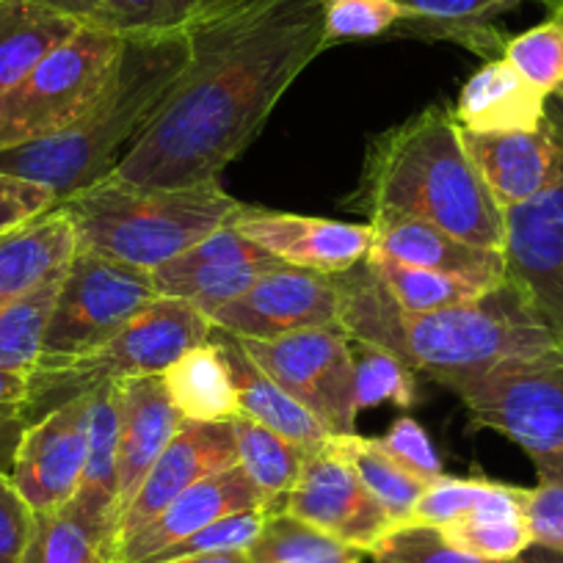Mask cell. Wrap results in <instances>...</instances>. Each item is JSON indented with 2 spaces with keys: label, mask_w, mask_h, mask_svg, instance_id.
Instances as JSON below:
<instances>
[{
  "label": "cell",
  "mask_w": 563,
  "mask_h": 563,
  "mask_svg": "<svg viewBox=\"0 0 563 563\" xmlns=\"http://www.w3.org/2000/svg\"><path fill=\"white\" fill-rule=\"evenodd\" d=\"M351 356H354L356 406H360V411L378 404H395L400 409L415 406V373L398 356L371 343H362V340H351Z\"/></svg>",
  "instance_id": "cell-37"
},
{
  "label": "cell",
  "mask_w": 563,
  "mask_h": 563,
  "mask_svg": "<svg viewBox=\"0 0 563 563\" xmlns=\"http://www.w3.org/2000/svg\"><path fill=\"white\" fill-rule=\"evenodd\" d=\"M62 276L42 282L40 288L0 310V371L25 373V376L36 371Z\"/></svg>",
  "instance_id": "cell-35"
},
{
  "label": "cell",
  "mask_w": 563,
  "mask_h": 563,
  "mask_svg": "<svg viewBox=\"0 0 563 563\" xmlns=\"http://www.w3.org/2000/svg\"><path fill=\"white\" fill-rule=\"evenodd\" d=\"M552 18L561 20V23H563V7H561V9H555V12H552ZM555 95H561V97H563V84H561V89L555 91Z\"/></svg>",
  "instance_id": "cell-53"
},
{
  "label": "cell",
  "mask_w": 563,
  "mask_h": 563,
  "mask_svg": "<svg viewBox=\"0 0 563 563\" xmlns=\"http://www.w3.org/2000/svg\"><path fill=\"white\" fill-rule=\"evenodd\" d=\"M481 429L522 448L539 486L563 484V349L442 382Z\"/></svg>",
  "instance_id": "cell-6"
},
{
  "label": "cell",
  "mask_w": 563,
  "mask_h": 563,
  "mask_svg": "<svg viewBox=\"0 0 563 563\" xmlns=\"http://www.w3.org/2000/svg\"><path fill=\"white\" fill-rule=\"evenodd\" d=\"M373 563H517V561H486L462 550L445 539L440 528L420 522L395 525L371 552Z\"/></svg>",
  "instance_id": "cell-39"
},
{
  "label": "cell",
  "mask_w": 563,
  "mask_h": 563,
  "mask_svg": "<svg viewBox=\"0 0 563 563\" xmlns=\"http://www.w3.org/2000/svg\"><path fill=\"white\" fill-rule=\"evenodd\" d=\"M249 563H362V552L288 511H271L246 550Z\"/></svg>",
  "instance_id": "cell-33"
},
{
  "label": "cell",
  "mask_w": 563,
  "mask_h": 563,
  "mask_svg": "<svg viewBox=\"0 0 563 563\" xmlns=\"http://www.w3.org/2000/svg\"><path fill=\"white\" fill-rule=\"evenodd\" d=\"M406 12V34L453 40L486 58H500L506 40L492 20L511 12L522 0H395Z\"/></svg>",
  "instance_id": "cell-27"
},
{
  "label": "cell",
  "mask_w": 563,
  "mask_h": 563,
  "mask_svg": "<svg viewBox=\"0 0 563 563\" xmlns=\"http://www.w3.org/2000/svg\"><path fill=\"white\" fill-rule=\"evenodd\" d=\"M506 279L563 345V175L530 202L506 210Z\"/></svg>",
  "instance_id": "cell-12"
},
{
  "label": "cell",
  "mask_w": 563,
  "mask_h": 563,
  "mask_svg": "<svg viewBox=\"0 0 563 563\" xmlns=\"http://www.w3.org/2000/svg\"><path fill=\"white\" fill-rule=\"evenodd\" d=\"M124 36L80 23L14 89L0 97V153L78 124L106 91Z\"/></svg>",
  "instance_id": "cell-7"
},
{
  "label": "cell",
  "mask_w": 563,
  "mask_h": 563,
  "mask_svg": "<svg viewBox=\"0 0 563 563\" xmlns=\"http://www.w3.org/2000/svg\"><path fill=\"white\" fill-rule=\"evenodd\" d=\"M547 95L530 86L506 58H489L459 91L453 119L475 133L536 130L544 122Z\"/></svg>",
  "instance_id": "cell-24"
},
{
  "label": "cell",
  "mask_w": 563,
  "mask_h": 563,
  "mask_svg": "<svg viewBox=\"0 0 563 563\" xmlns=\"http://www.w3.org/2000/svg\"><path fill=\"white\" fill-rule=\"evenodd\" d=\"M539 3H544V7L550 9V12H555V9L563 7V0H539Z\"/></svg>",
  "instance_id": "cell-52"
},
{
  "label": "cell",
  "mask_w": 563,
  "mask_h": 563,
  "mask_svg": "<svg viewBox=\"0 0 563 563\" xmlns=\"http://www.w3.org/2000/svg\"><path fill=\"white\" fill-rule=\"evenodd\" d=\"M235 0H102L91 25L119 36L188 34Z\"/></svg>",
  "instance_id": "cell-32"
},
{
  "label": "cell",
  "mask_w": 563,
  "mask_h": 563,
  "mask_svg": "<svg viewBox=\"0 0 563 563\" xmlns=\"http://www.w3.org/2000/svg\"><path fill=\"white\" fill-rule=\"evenodd\" d=\"M489 486L492 481L486 478H448V475H442V478L431 481L426 495L420 497L415 514H411V522L445 528V525L464 517L489 492Z\"/></svg>",
  "instance_id": "cell-42"
},
{
  "label": "cell",
  "mask_w": 563,
  "mask_h": 563,
  "mask_svg": "<svg viewBox=\"0 0 563 563\" xmlns=\"http://www.w3.org/2000/svg\"><path fill=\"white\" fill-rule=\"evenodd\" d=\"M210 343L224 356L238 400H241V415L252 417L254 422L271 429L274 434L296 442L307 453L327 451L332 434L249 356V351L243 349L235 334L213 329Z\"/></svg>",
  "instance_id": "cell-23"
},
{
  "label": "cell",
  "mask_w": 563,
  "mask_h": 563,
  "mask_svg": "<svg viewBox=\"0 0 563 563\" xmlns=\"http://www.w3.org/2000/svg\"><path fill=\"white\" fill-rule=\"evenodd\" d=\"M282 511L305 519L345 547L360 550L362 555H367L395 528L393 517L367 492L356 470L332 448L307 459Z\"/></svg>",
  "instance_id": "cell-14"
},
{
  "label": "cell",
  "mask_w": 563,
  "mask_h": 563,
  "mask_svg": "<svg viewBox=\"0 0 563 563\" xmlns=\"http://www.w3.org/2000/svg\"><path fill=\"white\" fill-rule=\"evenodd\" d=\"M232 434H235L241 470L257 486L260 495L268 500L271 511H282L312 453H307L305 448L285 440V437L274 434L246 415H238L232 420Z\"/></svg>",
  "instance_id": "cell-30"
},
{
  "label": "cell",
  "mask_w": 563,
  "mask_h": 563,
  "mask_svg": "<svg viewBox=\"0 0 563 563\" xmlns=\"http://www.w3.org/2000/svg\"><path fill=\"white\" fill-rule=\"evenodd\" d=\"M91 393L75 395L45 411L20 437L12 481L34 514L67 506L78 492L89 451Z\"/></svg>",
  "instance_id": "cell-13"
},
{
  "label": "cell",
  "mask_w": 563,
  "mask_h": 563,
  "mask_svg": "<svg viewBox=\"0 0 563 563\" xmlns=\"http://www.w3.org/2000/svg\"><path fill=\"white\" fill-rule=\"evenodd\" d=\"M20 563H119L108 541L91 533L67 508L36 514L29 547Z\"/></svg>",
  "instance_id": "cell-36"
},
{
  "label": "cell",
  "mask_w": 563,
  "mask_h": 563,
  "mask_svg": "<svg viewBox=\"0 0 563 563\" xmlns=\"http://www.w3.org/2000/svg\"><path fill=\"white\" fill-rule=\"evenodd\" d=\"M75 246V227L58 205L0 238V310L40 288L42 282L64 274Z\"/></svg>",
  "instance_id": "cell-25"
},
{
  "label": "cell",
  "mask_w": 563,
  "mask_h": 563,
  "mask_svg": "<svg viewBox=\"0 0 563 563\" xmlns=\"http://www.w3.org/2000/svg\"><path fill=\"white\" fill-rule=\"evenodd\" d=\"M241 345L329 434H356L354 356L343 329H305L276 340H241Z\"/></svg>",
  "instance_id": "cell-10"
},
{
  "label": "cell",
  "mask_w": 563,
  "mask_h": 563,
  "mask_svg": "<svg viewBox=\"0 0 563 563\" xmlns=\"http://www.w3.org/2000/svg\"><path fill=\"white\" fill-rule=\"evenodd\" d=\"M56 205L58 199L51 188L0 172V238L31 224Z\"/></svg>",
  "instance_id": "cell-45"
},
{
  "label": "cell",
  "mask_w": 563,
  "mask_h": 563,
  "mask_svg": "<svg viewBox=\"0 0 563 563\" xmlns=\"http://www.w3.org/2000/svg\"><path fill=\"white\" fill-rule=\"evenodd\" d=\"M213 323L180 299L158 296L119 334L89 356L31 373V422L97 384L139 376H164L180 356L210 340Z\"/></svg>",
  "instance_id": "cell-8"
},
{
  "label": "cell",
  "mask_w": 563,
  "mask_h": 563,
  "mask_svg": "<svg viewBox=\"0 0 563 563\" xmlns=\"http://www.w3.org/2000/svg\"><path fill=\"white\" fill-rule=\"evenodd\" d=\"M462 141L503 210L530 202L555 186L563 175V150L558 147L544 122L536 130L511 133L462 130Z\"/></svg>",
  "instance_id": "cell-19"
},
{
  "label": "cell",
  "mask_w": 563,
  "mask_h": 563,
  "mask_svg": "<svg viewBox=\"0 0 563 563\" xmlns=\"http://www.w3.org/2000/svg\"><path fill=\"white\" fill-rule=\"evenodd\" d=\"M191 62L188 34L124 36L117 69L91 111L64 133L0 153V172L73 197L117 169L147 133Z\"/></svg>",
  "instance_id": "cell-4"
},
{
  "label": "cell",
  "mask_w": 563,
  "mask_h": 563,
  "mask_svg": "<svg viewBox=\"0 0 563 563\" xmlns=\"http://www.w3.org/2000/svg\"><path fill=\"white\" fill-rule=\"evenodd\" d=\"M332 279L340 290V329L437 384L563 349L508 279L481 299L434 312L400 310L367 257Z\"/></svg>",
  "instance_id": "cell-2"
},
{
  "label": "cell",
  "mask_w": 563,
  "mask_h": 563,
  "mask_svg": "<svg viewBox=\"0 0 563 563\" xmlns=\"http://www.w3.org/2000/svg\"><path fill=\"white\" fill-rule=\"evenodd\" d=\"M208 321L238 340H276L305 329L340 327V290L329 274L282 265L210 312Z\"/></svg>",
  "instance_id": "cell-11"
},
{
  "label": "cell",
  "mask_w": 563,
  "mask_h": 563,
  "mask_svg": "<svg viewBox=\"0 0 563 563\" xmlns=\"http://www.w3.org/2000/svg\"><path fill=\"white\" fill-rule=\"evenodd\" d=\"M69 514L117 552L119 519V384L106 382L91 389L89 451L84 478L67 503Z\"/></svg>",
  "instance_id": "cell-22"
},
{
  "label": "cell",
  "mask_w": 563,
  "mask_h": 563,
  "mask_svg": "<svg viewBox=\"0 0 563 563\" xmlns=\"http://www.w3.org/2000/svg\"><path fill=\"white\" fill-rule=\"evenodd\" d=\"M34 3L56 14H64V18L75 20V23H91L102 0H34Z\"/></svg>",
  "instance_id": "cell-48"
},
{
  "label": "cell",
  "mask_w": 563,
  "mask_h": 563,
  "mask_svg": "<svg viewBox=\"0 0 563 563\" xmlns=\"http://www.w3.org/2000/svg\"><path fill=\"white\" fill-rule=\"evenodd\" d=\"M282 265L288 263H282L279 257L241 235L235 227L227 224L150 274L158 296L188 301L199 312L210 316L227 301L246 294L260 276Z\"/></svg>",
  "instance_id": "cell-15"
},
{
  "label": "cell",
  "mask_w": 563,
  "mask_h": 563,
  "mask_svg": "<svg viewBox=\"0 0 563 563\" xmlns=\"http://www.w3.org/2000/svg\"><path fill=\"white\" fill-rule=\"evenodd\" d=\"M351 208L367 216H409L473 246H506V210L464 150L451 108L429 106L376 135Z\"/></svg>",
  "instance_id": "cell-3"
},
{
  "label": "cell",
  "mask_w": 563,
  "mask_h": 563,
  "mask_svg": "<svg viewBox=\"0 0 563 563\" xmlns=\"http://www.w3.org/2000/svg\"><path fill=\"white\" fill-rule=\"evenodd\" d=\"M238 464L232 422H197L183 420L177 434L161 453L158 462L141 481L139 492L124 508L117 525V544L153 522L175 497L191 489L197 481L221 473Z\"/></svg>",
  "instance_id": "cell-17"
},
{
  "label": "cell",
  "mask_w": 563,
  "mask_h": 563,
  "mask_svg": "<svg viewBox=\"0 0 563 563\" xmlns=\"http://www.w3.org/2000/svg\"><path fill=\"white\" fill-rule=\"evenodd\" d=\"M188 45L186 73L111 180L219 186L282 95L329 47L327 0H235L188 31Z\"/></svg>",
  "instance_id": "cell-1"
},
{
  "label": "cell",
  "mask_w": 563,
  "mask_h": 563,
  "mask_svg": "<svg viewBox=\"0 0 563 563\" xmlns=\"http://www.w3.org/2000/svg\"><path fill=\"white\" fill-rule=\"evenodd\" d=\"M78 25L34 0H0V97L73 36Z\"/></svg>",
  "instance_id": "cell-28"
},
{
  "label": "cell",
  "mask_w": 563,
  "mask_h": 563,
  "mask_svg": "<svg viewBox=\"0 0 563 563\" xmlns=\"http://www.w3.org/2000/svg\"><path fill=\"white\" fill-rule=\"evenodd\" d=\"M382 451L393 456L400 467L409 473L420 475L422 481L442 478V459L440 451L431 442L429 431L422 429L415 417H400L393 422V429L387 431L384 440H378Z\"/></svg>",
  "instance_id": "cell-43"
},
{
  "label": "cell",
  "mask_w": 563,
  "mask_h": 563,
  "mask_svg": "<svg viewBox=\"0 0 563 563\" xmlns=\"http://www.w3.org/2000/svg\"><path fill=\"white\" fill-rule=\"evenodd\" d=\"M252 508H265L271 511L268 500L260 495L257 486L249 481L241 464L221 473L208 475V478L197 481L191 489L183 492L180 497L169 503L153 522H147L133 536L117 544V561L119 563H147L153 561L158 552L166 547L177 544V541L188 539L197 530L208 528V525L219 522V519L230 517L238 511H252Z\"/></svg>",
  "instance_id": "cell-18"
},
{
  "label": "cell",
  "mask_w": 563,
  "mask_h": 563,
  "mask_svg": "<svg viewBox=\"0 0 563 563\" xmlns=\"http://www.w3.org/2000/svg\"><path fill=\"white\" fill-rule=\"evenodd\" d=\"M367 263L376 271V276L382 279L387 294L395 299V305L406 312L448 310V307L467 305V301H475L484 294H489V290L475 285V282L404 265L398 260L387 257V254L376 252V249H371Z\"/></svg>",
  "instance_id": "cell-34"
},
{
  "label": "cell",
  "mask_w": 563,
  "mask_h": 563,
  "mask_svg": "<svg viewBox=\"0 0 563 563\" xmlns=\"http://www.w3.org/2000/svg\"><path fill=\"white\" fill-rule=\"evenodd\" d=\"M31 376L0 371V473L12 475L20 437L31 426Z\"/></svg>",
  "instance_id": "cell-44"
},
{
  "label": "cell",
  "mask_w": 563,
  "mask_h": 563,
  "mask_svg": "<svg viewBox=\"0 0 563 563\" xmlns=\"http://www.w3.org/2000/svg\"><path fill=\"white\" fill-rule=\"evenodd\" d=\"M155 299L158 290L150 271L75 246L58 285L36 367L67 365L95 354Z\"/></svg>",
  "instance_id": "cell-9"
},
{
  "label": "cell",
  "mask_w": 563,
  "mask_h": 563,
  "mask_svg": "<svg viewBox=\"0 0 563 563\" xmlns=\"http://www.w3.org/2000/svg\"><path fill=\"white\" fill-rule=\"evenodd\" d=\"M34 519V508L20 495L12 475L0 473V563L23 561Z\"/></svg>",
  "instance_id": "cell-46"
},
{
  "label": "cell",
  "mask_w": 563,
  "mask_h": 563,
  "mask_svg": "<svg viewBox=\"0 0 563 563\" xmlns=\"http://www.w3.org/2000/svg\"><path fill=\"white\" fill-rule=\"evenodd\" d=\"M329 448L356 470L362 484L382 503V508L393 517L395 525L411 522L415 506L426 495L431 481H422L420 475L400 467L393 456L382 451L378 440H365L360 434L332 437Z\"/></svg>",
  "instance_id": "cell-31"
},
{
  "label": "cell",
  "mask_w": 563,
  "mask_h": 563,
  "mask_svg": "<svg viewBox=\"0 0 563 563\" xmlns=\"http://www.w3.org/2000/svg\"><path fill=\"white\" fill-rule=\"evenodd\" d=\"M80 249L155 271L235 219L243 202L221 186L141 188L102 177L62 199Z\"/></svg>",
  "instance_id": "cell-5"
},
{
  "label": "cell",
  "mask_w": 563,
  "mask_h": 563,
  "mask_svg": "<svg viewBox=\"0 0 563 563\" xmlns=\"http://www.w3.org/2000/svg\"><path fill=\"white\" fill-rule=\"evenodd\" d=\"M164 563H249V555L246 552H210V555H188Z\"/></svg>",
  "instance_id": "cell-51"
},
{
  "label": "cell",
  "mask_w": 563,
  "mask_h": 563,
  "mask_svg": "<svg viewBox=\"0 0 563 563\" xmlns=\"http://www.w3.org/2000/svg\"><path fill=\"white\" fill-rule=\"evenodd\" d=\"M517 563H563V550L533 541L530 547H525V552L517 558Z\"/></svg>",
  "instance_id": "cell-50"
},
{
  "label": "cell",
  "mask_w": 563,
  "mask_h": 563,
  "mask_svg": "<svg viewBox=\"0 0 563 563\" xmlns=\"http://www.w3.org/2000/svg\"><path fill=\"white\" fill-rule=\"evenodd\" d=\"M406 20L395 0H327V42L373 40L393 34Z\"/></svg>",
  "instance_id": "cell-40"
},
{
  "label": "cell",
  "mask_w": 563,
  "mask_h": 563,
  "mask_svg": "<svg viewBox=\"0 0 563 563\" xmlns=\"http://www.w3.org/2000/svg\"><path fill=\"white\" fill-rule=\"evenodd\" d=\"M544 124L550 130V135L555 139L558 147L563 150V97L550 95L544 106Z\"/></svg>",
  "instance_id": "cell-49"
},
{
  "label": "cell",
  "mask_w": 563,
  "mask_h": 563,
  "mask_svg": "<svg viewBox=\"0 0 563 563\" xmlns=\"http://www.w3.org/2000/svg\"><path fill=\"white\" fill-rule=\"evenodd\" d=\"M230 224L282 263L329 276L354 268L373 249L371 221L349 224L243 205Z\"/></svg>",
  "instance_id": "cell-16"
},
{
  "label": "cell",
  "mask_w": 563,
  "mask_h": 563,
  "mask_svg": "<svg viewBox=\"0 0 563 563\" xmlns=\"http://www.w3.org/2000/svg\"><path fill=\"white\" fill-rule=\"evenodd\" d=\"M528 519L533 541L563 550V484L530 489Z\"/></svg>",
  "instance_id": "cell-47"
},
{
  "label": "cell",
  "mask_w": 563,
  "mask_h": 563,
  "mask_svg": "<svg viewBox=\"0 0 563 563\" xmlns=\"http://www.w3.org/2000/svg\"><path fill=\"white\" fill-rule=\"evenodd\" d=\"M530 489L495 484L456 522L440 528L448 541L486 561H517L533 544L528 519Z\"/></svg>",
  "instance_id": "cell-26"
},
{
  "label": "cell",
  "mask_w": 563,
  "mask_h": 563,
  "mask_svg": "<svg viewBox=\"0 0 563 563\" xmlns=\"http://www.w3.org/2000/svg\"><path fill=\"white\" fill-rule=\"evenodd\" d=\"M164 384L183 420L232 422L241 415V400L224 356L210 340L180 356L164 373Z\"/></svg>",
  "instance_id": "cell-29"
},
{
  "label": "cell",
  "mask_w": 563,
  "mask_h": 563,
  "mask_svg": "<svg viewBox=\"0 0 563 563\" xmlns=\"http://www.w3.org/2000/svg\"><path fill=\"white\" fill-rule=\"evenodd\" d=\"M119 384V519L153 464L180 429V411L164 376L122 378ZM117 519V525H119Z\"/></svg>",
  "instance_id": "cell-21"
},
{
  "label": "cell",
  "mask_w": 563,
  "mask_h": 563,
  "mask_svg": "<svg viewBox=\"0 0 563 563\" xmlns=\"http://www.w3.org/2000/svg\"><path fill=\"white\" fill-rule=\"evenodd\" d=\"M371 563H373V561H371Z\"/></svg>",
  "instance_id": "cell-54"
},
{
  "label": "cell",
  "mask_w": 563,
  "mask_h": 563,
  "mask_svg": "<svg viewBox=\"0 0 563 563\" xmlns=\"http://www.w3.org/2000/svg\"><path fill=\"white\" fill-rule=\"evenodd\" d=\"M503 58L541 95H555L563 84V23L550 18L547 23L506 40Z\"/></svg>",
  "instance_id": "cell-38"
},
{
  "label": "cell",
  "mask_w": 563,
  "mask_h": 563,
  "mask_svg": "<svg viewBox=\"0 0 563 563\" xmlns=\"http://www.w3.org/2000/svg\"><path fill=\"white\" fill-rule=\"evenodd\" d=\"M373 249L415 268L459 276L486 290L506 282V254L500 249L473 246L451 232L409 216H373Z\"/></svg>",
  "instance_id": "cell-20"
},
{
  "label": "cell",
  "mask_w": 563,
  "mask_h": 563,
  "mask_svg": "<svg viewBox=\"0 0 563 563\" xmlns=\"http://www.w3.org/2000/svg\"><path fill=\"white\" fill-rule=\"evenodd\" d=\"M268 514L271 511H265V508L230 514V517L219 519V522L191 533L188 539L166 547L164 552H158V555L147 563H164V561H175V558H188V555H210V552H246L249 547H252V541L257 539L260 528H263Z\"/></svg>",
  "instance_id": "cell-41"
}]
</instances>
